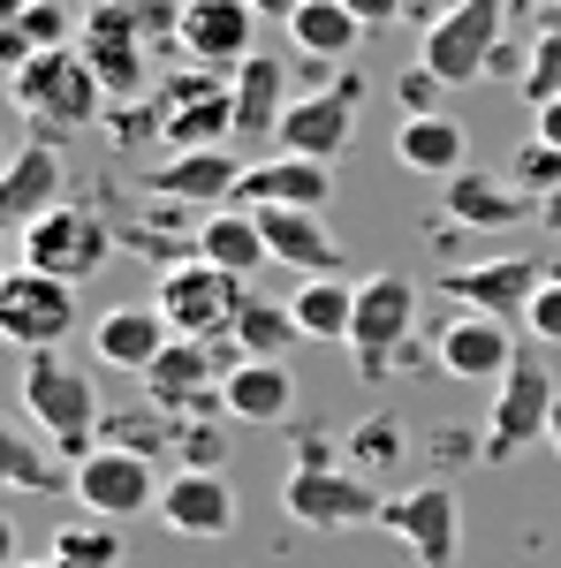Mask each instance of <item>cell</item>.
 I'll return each mask as SVG.
<instances>
[{
  "mask_svg": "<svg viewBox=\"0 0 561 568\" xmlns=\"http://www.w3.org/2000/svg\"><path fill=\"white\" fill-rule=\"evenodd\" d=\"M8 99L39 122L46 144L91 130V122H107V106H114L107 84H99V69L84 61V45H46V53H31V61L8 77Z\"/></svg>",
  "mask_w": 561,
  "mask_h": 568,
  "instance_id": "6da1fadb",
  "label": "cell"
},
{
  "mask_svg": "<svg viewBox=\"0 0 561 568\" xmlns=\"http://www.w3.org/2000/svg\"><path fill=\"white\" fill-rule=\"evenodd\" d=\"M281 508L303 530H364V524H380L388 493H372V478H357L327 433H303L297 470L281 478Z\"/></svg>",
  "mask_w": 561,
  "mask_h": 568,
  "instance_id": "7a4b0ae2",
  "label": "cell"
},
{
  "mask_svg": "<svg viewBox=\"0 0 561 568\" xmlns=\"http://www.w3.org/2000/svg\"><path fill=\"white\" fill-rule=\"evenodd\" d=\"M23 417L61 447V463H84L91 447H99V394H91V372L69 364L61 349L23 356Z\"/></svg>",
  "mask_w": 561,
  "mask_h": 568,
  "instance_id": "3957f363",
  "label": "cell"
},
{
  "mask_svg": "<svg viewBox=\"0 0 561 568\" xmlns=\"http://www.w3.org/2000/svg\"><path fill=\"white\" fill-rule=\"evenodd\" d=\"M152 304H160V318H168L182 342H228V334H236V318H243V304H251V281L190 251V258L160 265Z\"/></svg>",
  "mask_w": 561,
  "mask_h": 568,
  "instance_id": "277c9868",
  "label": "cell"
},
{
  "mask_svg": "<svg viewBox=\"0 0 561 568\" xmlns=\"http://www.w3.org/2000/svg\"><path fill=\"white\" fill-rule=\"evenodd\" d=\"M410 334H418V281L402 273H364L357 281V326H349V364L380 387L410 364Z\"/></svg>",
  "mask_w": 561,
  "mask_h": 568,
  "instance_id": "5b68a950",
  "label": "cell"
},
{
  "mask_svg": "<svg viewBox=\"0 0 561 568\" xmlns=\"http://www.w3.org/2000/svg\"><path fill=\"white\" fill-rule=\"evenodd\" d=\"M160 106V152H213V144H236V77L220 69H174L168 84L152 91Z\"/></svg>",
  "mask_w": 561,
  "mask_h": 568,
  "instance_id": "8992f818",
  "label": "cell"
},
{
  "mask_svg": "<svg viewBox=\"0 0 561 568\" xmlns=\"http://www.w3.org/2000/svg\"><path fill=\"white\" fill-rule=\"evenodd\" d=\"M152 463H160L152 447H114V439H99L84 463L69 470V493H77V508L99 516V524H137V516H152L160 493H168Z\"/></svg>",
  "mask_w": 561,
  "mask_h": 568,
  "instance_id": "52a82bcc",
  "label": "cell"
},
{
  "mask_svg": "<svg viewBox=\"0 0 561 568\" xmlns=\"http://www.w3.org/2000/svg\"><path fill=\"white\" fill-rule=\"evenodd\" d=\"M554 409H561L554 372H547L539 356L523 349L517 364H509V379L493 387V409H485V439H478V463H517L531 439H547Z\"/></svg>",
  "mask_w": 561,
  "mask_h": 568,
  "instance_id": "ba28073f",
  "label": "cell"
},
{
  "mask_svg": "<svg viewBox=\"0 0 561 568\" xmlns=\"http://www.w3.org/2000/svg\"><path fill=\"white\" fill-rule=\"evenodd\" d=\"M107 258H114V227H107V213H91V205H53L46 220L23 227V265H39L53 281H69V288L99 281Z\"/></svg>",
  "mask_w": 561,
  "mask_h": 568,
  "instance_id": "9c48e42d",
  "label": "cell"
},
{
  "mask_svg": "<svg viewBox=\"0 0 561 568\" xmlns=\"http://www.w3.org/2000/svg\"><path fill=\"white\" fill-rule=\"evenodd\" d=\"M69 334H77V288L39 273V265H16L0 281V342L39 356V349H61Z\"/></svg>",
  "mask_w": 561,
  "mask_h": 568,
  "instance_id": "30bf717a",
  "label": "cell"
},
{
  "mask_svg": "<svg viewBox=\"0 0 561 568\" xmlns=\"http://www.w3.org/2000/svg\"><path fill=\"white\" fill-rule=\"evenodd\" d=\"M357 99H364V77L349 69L334 84L319 91H297L289 99V114H281V136H273V152H297V160H342L349 144H357Z\"/></svg>",
  "mask_w": 561,
  "mask_h": 568,
  "instance_id": "8fae6325",
  "label": "cell"
},
{
  "mask_svg": "<svg viewBox=\"0 0 561 568\" xmlns=\"http://www.w3.org/2000/svg\"><path fill=\"white\" fill-rule=\"evenodd\" d=\"M509 39V0H463L448 23H432L425 45H418V61H425L432 77L448 91H463L485 77V61H493V45Z\"/></svg>",
  "mask_w": 561,
  "mask_h": 568,
  "instance_id": "7c38bea8",
  "label": "cell"
},
{
  "mask_svg": "<svg viewBox=\"0 0 561 568\" xmlns=\"http://www.w3.org/2000/svg\"><path fill=\"white\" fill-rule=\"evenodd\" d=\"M243 168H251V160H236V144H213V152H160V160L144 168V190L168 197V205H182V213H220V205H236Z\"/></svg>",
  "mask_w": 561,
  "mask_h": 568,
  "instance_id": "4fadbf2b",
  "label": "cell"
},
{
  "mask_svg": "<svg viewBox=\"0 0 561 568\" xmlns=\"http://www.w3.org/2000/svg\"><path fill=\"white\" fill-rule=\"evenodd\" d=\"M380 530L410 546V561L455 568V546H463V508H455V493H448V485H410V493H388Z\"/></svg>",
  "mask_w": 561,
  "mask_h": 568,
  "instance_id": "5bb4252c",
  "label": "cell"
},
{
  "mask_svg": "<svg viewBox=\"0 0 561 568\" xmlns=\"http://www.w3.org/2000/svg\"><path fill=\"white\" fill-rule=\"evenodd\" d=\"M259 16L243 8V0H182V23H174V53L190 61V69H220V77H236L259 45Z\"/></svg>",
  "mask_w": 561,
  "mask_h": 568,
  "instance_id": "9a60e30c",
  "label": "cell"
},
{
  "mask_svg": "<svg viewBox=\"0 0 561 568\" xmlns=\"http://www.w3.org/2000/svg\"><path fill=\"white\" fill-rule=\"evenodd\" d=\"M554 265H531V258H485V265H455V273H440V296L455 311H485V318H501V326H523V311L539 296V281H547Z\"/></svg>",
  "mask_w": 561,
  "mask_h": 568,
  "instance_id": "2e32d148",
  "label": "cell"
},
{
  "mask_svg": "<svg viewBox=\"0 0 561 568\" xmlns=\"http://www.w3.org/2000/svg\"><path fill=\"white\" fill-rule=\"evenodd\" d=\"M432 356H440V372L448 379H509V364L523 356L517 326H501V318H485V311H448V326L432 334Z\"/></svg>",
  "mask_w": 561,
  "mask_h": 568,
  "instance_id": "e0dca14e",
  "label": "cell"
},
{
  "mask_svg": "<svg viewBox=\"0 0 561 568\" xmlns=\"http://www.w3.org/2000/svg\"><path fill=\"white\" fill-rule=\"evenodd\" d=\"M440 220H448V227H485V235H501V227L539 220V197H531V190H517L509 175L463 168V175L440 182Z\"/></svg>",
  "mask_w": 561,
  "mask_h": 568,
  "instance_id": "ac0fdd59",
  "label": "cell"
},
{
  "mask_svg": "<svg viewBox=\"0 0 561 568\" xmlns=\"http://www.w3.org/2000/svg\"><path fill=\"white\" fill-rule=\"evenodd\" d=\"M160 524L174 538H228L243 524V500H236V485L220 470H174L168 493H160Z\"/></svg>",
  "mask_w": 561,
  "mask_h": 568,
  "instance_id": "d6986e66",
  "label": "cell"
},
{
  "mask_svg": "<svg viewBox=\"0 0 561 568\" xmlns=\"http://www.w3.org/2000/svg\"><path fill=\"white\" fill-rule=\"evenodd\" d=\"M327 197H334V168L327 160H297V152H273V160H251L243 168V190H236V205H289V213H327Z\"/></svg>",
  "mask_w": 561,
  "mask_h": 568,
  "instance_id": "ffe728a7",
  "label": "cell"
},
{
  "mask_svg": "<svg viewBox=\"0 0 561 568\" xmlns=\"http://www.w3.org/2000/svg\"><path fill=\"white\" fill-rule=\"evenodd\" d=\"M168 342H174V326L160 318V304H107L91 318V356H99L107 372H137V379H144Z\"/></svg>",
  "mask_w": 561,
  "mask_h": 568,
  "instance_id": "44dd1931",
  "label": "cell"
},
{
  "mask_svg": "<svg viewBox=\"0 0 561 568\" xmlns=\"http://www.w3.org/2000/svg\"><path fill=\"white\" fill-rule=\"evenodd\" d=\"M61 152L46 144V136H31V144H16L8 152V168H0V227H31V220H46L53 205H69L61 197Z\"/></svg>",
  "mask_w": 561,
  "mask_h": 568,
  "instance_id": "7402d4cb",
  "label": "cell"
},
{
  "mask_svg": "<svg viewBox=\"0 0 561 568\" xmlns=\"http://www.w3.org/2000/svg\"><path fill=\"white\" fill-rule=\"evenodd\" d=\"M220 409L236 425H289L297 417V372L281 356H251L220 379Z\"/></svg>",
  "mask_w": 561,
  "mask_h": 568,
  "instance_id": "603a6c76",
  "label": "cell"
},
{
  "mask_svg": "<svg viewBox=\"0 0 561 568\" xmlns=\"http://www.w3.org/2000/svg\"><path fill=\"white\" fill-rule=\"evenodd\" d=\"M394 168L402 175H463L471 168V130L455 122V114H402V130H394Z\"/></svg>",
  "mask_w": 561,
  "mask_h": 568,
  "instance_id": "cb8c5ba5",
  "label": "cell"
},
{
  "mask_svg": "<svg viewBox=\"0 0 561 568\" xmlns=\"http://www.w3.org/2000/svg\"><path fill=\"white\" fill-rule=\"evenodd\" d=\"M289 99H297V91H289V61L251 53V61L236 69V144H273Z\"/></svg>",
  "mask_w": 561,
  "mask_h": 568,
  "instance_id": "d4e9b609",
  "label": "cell"
},
{
  "mask_svg": "<svg viewBox=\"0 0 561 568\" xmlns=\"http://www.w3.org/2000/svg\"><path fill=\"white\" fill-rule=\"evenodd\" d=\"M259 227H266V251H273V265H289V273H342V243H334V227L319 213H289V205H266L259 213Z\"/></svg>",
  "mask_w": 561,
  "mask_h": 568,
  "instance_id": "484cf974",
  "label": "cell"
},
{
  "mask_svg": "<svg viewBox=\"0 0 561 568\" xmlns=\"http://www.w3.org/2000/svg\"><path fill=\"white\" fill-rule=\"evenodd\" d=\"M190 243H198V258L228 265V273H243V281L273 265V251H266V227H259V213H251V205H220V213H206L198 227H190Z\"/></svg>",
  "mask_w": 561,
  "mask_h": 568,
  "instance_id": "4316f807",
  "label": "cell"
},
{
  "mask_svg": "<svg viewBox=\"0 0 561 568\" xmlns=\"http://www.w3.org/2000/svg\"><path fill=\"white\" fill-rule=\"evenodd\" d=\"M289 311H297V334H303V342L349 349V326H357V288H349V281H334V273H311V281H297Z\"/></svg>",
  "mask_w": 561,
  "mask_h": 568,
  "instance_id": "83f0119b",
  "label": "cell"
},
{
  "mask_svg": "<svg viewBox=\"0 0 561 568\" xmlns=\"http://www.w3.org/2000/svg\"><path fill=\"white\" fill-rule=\"evenodd\" d=\"M174 23H182V0H99L84 16L91 39H130V45H144V53L174 45Z\"/></svg>",
  "mask_w": 561,
  "mask_h": 568,
  "instance_id": "f1b7e54d",
  "label": "cell"
},
{
  "mask_svg": "<svg viewBox=\"0 0 561 568\" xmlns=\"http://www.w3.org/2000/svg\"><path fill=\"white\" fill-rule=\"evenodd\" d=\"M289 39H297L303 61H349V53H357V39H364V23L349 16V0H297Z\"/></svg>",
  "mask_w": 561,
  "mask_h": 568,
  "instance_id": "f546056e",
  "label": "cell"
},
{
  "mask_svg": "<svg viewBox=\"0 0 561 568\" xmlns=\"http://www.w3.org/2000/svg\"><path fill=\"white\" fill-rule=\"evenodd\" d=\"M84 45V61L91 69H99V84H107V99H114V106H130V99H152V53H144V45H130V39H77Z\"/></svg>",
  "mask_w": 561,
  "mask_h": 568,
  "instance_id": "4dcf8cb0",
  "label": "cell"
},
{
  "mask_svg": "<svg viewBox=\"0 0 561 568\" xmlns=\"http://www.w3.org/2000/svg\"><path fill=\"white\" fill-rule=\"evenodd\" d=\"M53 485H69V470L46 463V447H31L16 425H0V493H53Z\"/></svg>",
  "mask_w": 561,
  "mask_h": 568,
  "instance_id": "1f68e13d",
  "label": "cell"
},
{
  "mask_svg": "<svg viewBox=\"0 0 561 568\" xmlns=\"http://www.w3.org/2000/svg\"><path fill=\"white\" fill-rule=\"evenodd\" d=\"M228 342H236L243 356H281L289 342H297V311H289V304H273V296H251Z\"/></svg>",
  "mask_w": 561,
  "mask_h": 568,
  "instance_id": "d6a6232c",
  "label": "cell"
},
{
  "mask_svg": "<svg viewBox=\"0 0 561 568\" xmlns=\"http://www.w3.org/2000/svg\"><path fill=\"white\" fill-rule=\"evenodd\" d=\"M53 561L61 568H122V530L114 524H61L53 530Z\"/></svg>",
  "mask_w": 561,
  "mask_h": 568,
  "instance_id": "836d02e7",
  "label": "cell"
},
{
  "mask_svg": "<svg viewBox=\"0 0 561 568\" xmlns=\"http://www.w3.org/2000/svg\"><path fill=\"white\" fill-rule=\"evenodd\" d=\"M168 447L182 455V470H213L228 447V417H168Z\"/></svg>",
  "mask_w": 561,
  "mask_h": 568,
  "instance_id": "e575fe53",
  "label": "cell"
},
{
  "mask_svg": "<svg viewBox=\"0 0 561 568\" xmlns=\"http://www.w3.org/2000/svg\"><path fill=\"white\" fill-rule=\"evenodd\" d=\"M509 182L517 190H531L539 205L561 190V144H547V136H523L517 152H509Z\"/></svg>",
  "mask_w": 561,
  "mask_h": 568,
  "instance_id": "d590c367",
  "label": "cell"
},
{
  "mask_svg": "<svg viewBox=\"0 0 561 568\" xmlns=\"http://www.w3.org/2000/svg\"><path fill=\"white\" fill-rule=\"evenodd\" d=\"M517 91L531 99V106L561 99V23H539V31H531V69H523Z\"/></svg>",
  "mask_w": 561,
  "mask_h": 568,
  "instance_id": "8d00e7d4",
  "label": "cell"
},
{
  "mask_svg": "<svg viewBox=\"0 0 561 568\" xmlns=\"http://www.w3.org/2000/svg\"><path fill=\"white\" fill-rule=\"evenodd\" d=\"M394 455H402V425H394V417H364V425L349 433V463H364V470H380Z\"/></svg>",
  "mask_w": 561,
  "mask_h": 568,
  "instance_id": "74e56055",
  "label": "cell"
},
{
  "mask_svg": "<svg viewBox=\"0 0 561 568\" xmlns=\"http://www.w3.org/2000/svg\"><path fill=\"white\" fill-rule=\"evenodd\" d=\"M69 31H77V16H69V8H61V0H31V8H23V39L39 45H69Z\"/></svg>",
  "mask_w": 561,
  "mask_h": 568,
  "instance_id": "f35d334b",
  "label": "cell"
},
{
  "mask_svg": "<svg viewBox=\"0 0 561 568\" xmlns=\"http://www.w3.org/2000/svg\"><path fill=\"white\" fill-rule=\"evenodd\" d=\"M394 99H402V114H448V84L432 77L425 61H418V69H402V84H394Z\"/></svg>",
  "mask_w": 561,
  "mask_h": 568,
  "instance_id": "ab89813d",
  "label": "cell"
},
{
  "mask_svg": "<svg viewBox=\"0 0 561 568\" xmlns=\"http://www.w3.org/2000/svg\"><path fill=\"white\" fill-rule=\"evenodd\" d=\"M523 326H531V342L561 349V273L539 281V296H531V311H523Z\"/></svg>",
  "mask_w": 561,
  "mask_h": 568,
  "instance_id": "60d3db41",
  "label": "cell"
},
{
  "mask_svg": "<svg viewBox=\"0 0 561 568\" xmlns=\"http://www.w3.org/2000/svg\"><path fill=\"white\" fill-rule=\"evenodd\" d=\"M349 16H357L364 31H380V23H394V16H410V0H349Z\"/></svg>",
  "mask_w": 561,
  "mask_h": 568,
  "instance_id": "b9f144b4",
  "label": "cell"
},
{
  "mask_svg": "<svg viewBox=\"0 0 561 568\" xmlns=\"http://www.w3.org/2000/svg\"><path fill=\"white\" fill-rule=\"evenodd\" d=\"M31 53H39V45L23 39V23H8V31H0V77H16V69H23Z\"/></svg>",
  "mask_w": 561,
  "mask_h": 568,
  "instance_id": "7bdbcfd3",
  "label": "cell"
},
{
  "mask_svg": "<svg viewBox=\"0 0 561 568\" xmlns=\"http://www.w3.org/2000/svg\"><path fill=\"white\" fill-rule=\"evenodd\" d=\"M455 8H463V0H410V23H418V31H432V23H448Z\"/></svg>",
  "mask_w": 561,
  "mask_h": 568,
  "instance_id": "ee69618b",
  "label": "cell"
},
{
  "mask_svg": "<svg viewBox=\"0 0 561 568\" xmlns=\"http://www.w3.org/2000/svg\"><path fill=\"white\" fill-rule=\"evenodd\" d=\"M531 136H547V144H561V99H547V106H539V122H531Z\"/></svg>",
  "mask_w": 561,
  "mask_h": 568,
  "instance_id": "f6af8a7d",
  "label": "cell"
},
{
  "mask_svg": "<svg viewBox=\"0 0 561 568\" xmlns=\"http://www.w3.org/2000/svg\"><path fill=\"white\" fill-rule=\"evenodd\" d=\"M243 8H251L259 23H289V16H297V0H243Z\"/></svg>",
  "mask_w": 561,
  "mask_h": 568,
  "instance_id": "bcb514c9",
  "label": "cell"
},
{
  "mask_svg": "<svg viewBox=\"0 0 561 568\" xmlns=\"http://www.w3.org/2000/svg\"><path fill=\"white\" fill-rule=\"evenodd\" d=\"M0 568H23L16 561V516H8V508H0Z\"/></svg>",
  "mask_w": 561,
  "mask_h": 568,
  "instance_id": "7dc6e473",
  "label": "cell"
},
{
  "mask_svg": "<svg viewBox=\"0 0 561 568\" xmlns=\"http://www.w3.org/2000/svg\"><path fill=\"white\" fill-rule=\"evenodd\" d=\"M23 8H31V0H0V31H8V23H23Z\"/></svg>",
  "mask_w": 561,
  "mask_h": 568,
  "instance_id": "c3c4849f",
  "label": "cell"
},
{
  "mask_svg": "<svg viewBox=\"0 0 561 568\" xmlns=\"http://www.w3.org/2000/svg\"><path fill=\"white\" fill-rule=\"evenodd\" d=\"M539 220H547V227H554V235H561V190H554V197H547V205H539Z\"/></svg>",
  "mask_w": 561,
  "mask_h": 568,
  "instance_id": "681fc988",
  "label": "cell"
},
{
  "mask_svg": "<svg viewBox=\"0 0 561 568\" xmlns=\"http://www.w3.org/2000/svg\"><path fill=\"white\" fill-rule=\"evenodd\" d=\"M16 273V243H8V227H0V281Z\"/></svg>",
  "mask_w": 561,
  "mask_h": 568,
  "instance_id": "f907efd6",
  "label": "cell"
},
{
  "mask_svg": "<svg viewBox=\"0 0 561 568\" xmlns=\"http://www.w3.org/2000/svg\"><path fill=\"white\" fill-rule=\"evenodd\" d=\"M547 439H554V455H561V409H554V425H547Z\"/></svg>",
  "mask_w": 561,
  "mask_h": 568,
  "instance_id": "816d5d0a",
  "label": "cell"
},
{
  "mask_svg": "<svg viewBox=\"0 0 561 568\" xmlns=\"http://www.w3.org/2000/svg\"><path fill=\"white\" fill-rule=\"evenodd\" d=\"M509 8H554V0H509Z\"/></svg>",
  "mask_w": 561,
  "mask_h": 568,
  "instance_id": "f5cc1de1",
  "label": "cell"
},
{
  "mask_svg": "<svg viewBox=\"0 0 561 568\" xmlns=\"http://www.w3.org/2000/svg\"><path fill=\"white\" fill-rule=\"evenodd\" d=\"M23 568H61V561H53V554H46V561H23Z\"/></svg>",
  "mask_w": 561,
  "mask_h": 568,
  "instance_id": "db71d44e",
  "label": "cell"
},
{
  "mask_svg": "<svg viewBox=\"0 0 561 568\" xmlns=\"http://www.w3.org/2000/svg\"><path fill=\"white\" fill-rule=\"evenodd\" d=\"M8 152H16V144H0V168H8Z\"/></svg>",
  "mask_w": 561,
  "mask_h": 568,
  "instance_id": "11a10c76",
  "label": "cell"
}]
</instances>
